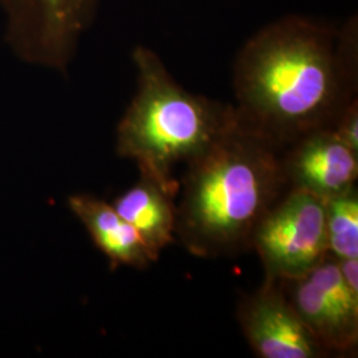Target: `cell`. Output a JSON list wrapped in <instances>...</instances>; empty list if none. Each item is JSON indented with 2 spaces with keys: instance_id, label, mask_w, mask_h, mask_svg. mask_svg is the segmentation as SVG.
<instances>
[{
  "instance_id": "4",
  "label": "cell",
  "mask_w": 358,
  "mask_h": 358,
  "mask_svg": "<svg viewBox=\"0 0 358 358\" xmlns=\"http://www.w3.org/2000/svg\"><path fill=\"white\" fill-rule=\"evenodd\" d=\"M101 0H0L4 40L28 64L65 73Z\"/></svg>"
},
{
  "instance_id": "12",
  "label": "cell",
  "mask_w": 358,
  "mask_h": 358,
  "mask_svg": "<svg viewBox=\"0 0 358 358\" xmlns=\"http://www.w3.org/2000/svg\"><path fill=\"white\" fill-rule=\"evenodd\" d=\"M341 141L358 154V101L357 97L346 105L332 125Z\"/></svg>"
},
{
  "instance_id": "10",
  "label": "cell",
  "mask_w": 358,
  "mask_h": 358,
  "mask_svg": "<svg viewBox=\"0 0 358 358\" xmlns=\"http://www.w3.org/2000/svg\"><path fill=\"white\" fill-rule=\"evenodd\" d=\"M174 198L152 179L141 176L140 180L117 196L112 205L117 214L140 234L157 260L167 245L177 241Z\"/></svg>"
},
{
  "instance_id": "9",
  "label": "cell",
  "mask_w": 358,
  "mask_h": 358,
  "mask_svg": "<svg viewBox=\"0 0 358 358\" xmlns=\"http://www.w3.org/2000/svg\"><path fill=\"white\" fill-rule=\"evenodd\" d=\"M68 206L90 232L96 247L110 262L112 269L127 266L146 268L157 259L140 234L117 214L115 207L92 195H72Z\"/></svg>"
},
{
  "instance_id": "1",
  "label": "cell",
  "mask_w": 358,
  "mask_h": 358,
  "mask_svg": "<svg viewBox=\"0 0 358 358\" xmlns=\"http://www.w3.org/2000/svg\"><path fill=\"white\" fill-rule=\"evenodd\" d=\"M358 23L285 15L244 43L234 63L239 122L285 148L329 128L357 97Z\"/></svg>"
},
{
  "instance_id": "11",
  "label": "cell",
  "mask_w": 358,
  "mask_h": 358,
  "mask_svg": "<svg viewBox=\"0 0 358 358\" xmlns=\"http://www.w3.org/2000/svg\"><path fill=\"white\" fill-rule=\"evenodd\" d=\"M328 254L337 260L358 257L357 189L325 202Z\"/></svg>"
},
{
  "instance_id": "3",
  "label": "cell",
  "mask_w": 358,
  "mask_h": 358,
  "mask_svg": "<svg viewBox=\"0 0 358 358\" xmlns=\"http://www.w3.org/2000/svg\"><path fill=\"white\" fill-rule=\"evenodd\" d=\"M131 60L137 90L117 125V153L176 196V169L205 153L238 122V115L232 103L183 88L152 48L137 45Z\"/></svg>"
},
{
  "instance_id": "6",
  "label": "cell",
  "mask_w": 358,
  "mask_h": 358,
  "mask_svg": "<svg viewBox=\"0 0 358 358\" xmlns=\"http://www.w3.org/2000/svg\"><path fill=\"white\" fill-rule=\"evenodd\" d=\"M279 282L299 317L329 356L356 352L358 294L346 285L337 259L327 255L304 276Z\"/></svg>"
},
{
  "instance_id": "2",
  "label": "cell",
  "mask_w": 358,
  "mask_h": 358,
  "mask_svg": "<svg viewBox=\"0 0 358 358\" xmlns=\"http://www.w3.org/2000/svg\"><path fill=\"white\" fill-rule=\"evenodd\" d=\"M284 148L238 122L187 165L176 238L198 257L250 248L257 223L288 189Z\"/></svg>"
},
{
  "instance_id": "8",
  "label": "cell",
  "mask_w": 358,
  "mask_h": 358,
  "mask_svg": "<svg viewBox=\"0 0 358 358\" xmlns=\"http://www.w3.org/2000/svg\"><path fill=\"white\" fill-rule=\"evenodd\" d=\"M282 164L288 189L309 192L325 202L356 187L358 154L332 127L309 131L285 146Z\"/></svg>"
},
{
  "instance_id": "13",
  "label": "cell",
  "mask_w": 358,
  "mask_h": 358,
  "mask_svg": "<svg viewBox=\"0 0 358 358\" xmlns=\"http://www.w3.org/2000/svg\"><path fill=\"white\" fill-rule=\"evenodd\" d=\"M338 267L346 285L350 288L353 294H358V257L338 260Z\"/></svg>"
},
{
  "instance_id": "5",
  "label": "cell",
  "mask_w": 358,
  "mask_h": 358,
  "mask_svg": "<svg viewBox=\"0 0 358 358\" xmlns=\"http://www.w3.org/2000/svg\"><path fill=\"white\" fill-rule=\"evenodd\" d=\"M250 248L260 257L267 279L304 276L329 255L325 201L288 189L257 223Z\"/></svg>"
},
{
  "instance_id": "7",
  "label": "cell",
  "mask_w": 358,
  "mask_h": 358,
  "mask_svg": "<svg viewBox=\"0 0 358 358\" xmlns=\"http://www.w3.org/2000/svg\"><path fill=\"white\" fill-rule=\"evenodd\" d=\"M238 321L255 356L260 358L328 357L299 317L279 280L264 279L238 306Z\"/></svg>"
}]
</instances>
